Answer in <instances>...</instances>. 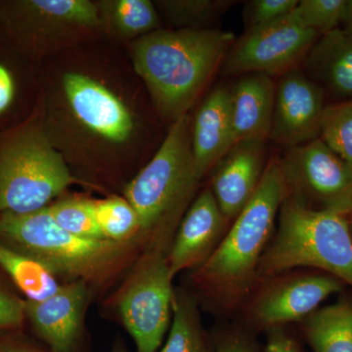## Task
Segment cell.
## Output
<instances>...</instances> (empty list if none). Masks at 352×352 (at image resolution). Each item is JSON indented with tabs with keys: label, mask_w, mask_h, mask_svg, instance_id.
<instances>
[{
	"label": "cell",
	"mask_w": 352,
	"mask_h": 352,
	"mask_svg": "<svg viewBox=\"0 0 352 352\" xmlns=\"http://www.w3.org/2000/svg\"><path fill=\"white\" fill-rule=\"evenodd\" d=\"M237 3L230 0H162L155 6L175 29H214L220 18Z\"/></svg>",
	"instance_id": "d4e9b609"
},
{
	"label": "cell",
	"mask_w": 352,
	"mask_h": 352,
	"mask_svg": "<svg viewBox=\"0 0 352 352\" xmlns=\"http://www.w3.org/2000/svg\"><path fill=\"white\" fill-rule=\"evenodd\" d=\"M88 300L87 282H68L45 300H25V320L36 340L51 352H85Z\"/></svg>",
	"instance_id": "4fadbf2b"
},
{
	"label": "cell",
	"mask_w": 352,
	"mask_h": 352,
	"mask_svg": "<svg viewBox=\"0 0 352 352\" xmlns=\"http://www.w3.org/2000/svg\"><path fill=\"white\" fill-rule=\"evenodd\" d=\"M351 214H352V212H351Z\"/></svg>",
	"instance_id": "f35d334b"
},
{
	"label": "cell",
	"mask_w": 352,
	"mask_h": 352,
	"mask_svg": "<svg viewBox=\"0 0 352 352\" xmlns=\"http://www.w3.org/2000/svg\"><path fill=\"white\" fill-rule=\"evenodd\" d=\"M160 352H214L201 325L198 302L186 292H175L173 323L166 344Z\"/></svg>",
	"instance_id": "603a6c76"
},
{
	"label": "cell",
	"mask_w": 352,
	"mask_h": 352,
	"mask_svg": "<svg viewBox=\"0 0 352 352\" xmlns=\"http://www.w3.org/2000/svg\"><path fill=\"white\" fill-rule=\"evenodd\" d=\"M201 180L192 151L191 116L187 113L171 124L151 161L124 189L147 245L168 248Z\"/></svg>",
	"instance_id": "3957f363"
},
{
	"label": "cell",
	"mask_w": 352,
	"mask_h": 352,
	"mask_svg": "<svg viewBox=\"0 0 352 352\" xmlns=\"http://www.w3.org/2000/svg\"><path fill=\"white\" fill-rule=\"evenodd\" d=\"M103 34L89 0H7L0 4V41L32 63Z\"/></svg>",
	"instance_id": "ba28073f"
},
{
	"label": "cell",
	"mask_w": 352,
	"mask_h": 352,
	"mask_svg": "<svg viewBox=\"0 0 352 352\" xmlns=\"http://www.w3.org/2000/svg\"><path fill=\"white\" fill-rule=\"evenodd\" d=\"M25 321V300L0 280V332L20 331Z\"/></svg>",
	"instance_id": "4dcf8cb0"
},
{
	"label": "cell",
	"mask_w": 352,
	"mask_h": 352,
	"mask_svg": "<svg viewBox=\"0 0 352 352\" xmlns=\"http://www.w3.org/2000/svg\"><path fill=\"white\" fill-rule=\"evenodd\" d=\"M265 143L261 140L235 143L212 170L210 190L229 221L241 214L258 188L267 166Z\"/></svg>",
	"instance_id": "2e32d148"
},
{
	"label": "cell",
	"mask_w": 352,
	"mask_h": 352,
	"mask_svg": "<svg viewBox=\"0 0 352 352\" xmlns=\"http://www.w3.org/2000/svg\"><path fill=\"white\" fill-rule=\"evenodd\" d=\"M168 248H145L118 296V311L138 352H157L168 330L175 296Z\"/></svg>",
	"instance_id": "9c48e42d"
},
{
	"label": "cell",
	"mask_w": 352,
	"mask_h": 352,
	"mask_svg": "<svg viewBox=\"0 0 352 352\" xmlns=\"http://www.w3.org/2000/svg\"><path fill=\"white\" fill-rule=\"evenodd\" d=\"M94 210L97 226L105 239L126 242L141 237L138 215L124 197L94 200Z\"/></svg>",
	"instance_id": "484cf974"
},
{
	"label": "cell",
	"mask_w": 352,
	"mask_h": 352,
	"mask_svg": "<svg viewBox=\"0 0 352 352\" xmlns=\"http://www.w3.org/2000/svg\"><path fill=\"white\" fill-rule=\"evenodd\" d=\"M342 288V282L331 275L298 274L272 280L252 300L250 320L254 327L266 331L302 322Z\"/></svg>",
	"instance_id": "7c38bea8"
},
{
	"label": "cell",
	"mask_w": 352,
	"mask_h": 352,
	"mask_svg": "<svg viewBox=\"0 0 352 352\" xmlns=\"http://www.w3.org/2000/svg\"><path fill=\"white\" fill-rule=\"evenodd\" d=\"M229 222L212 190H203L185 212L168 249V266L173 276L205 263L226 236Z\"/></svg>",
	"instance_id": "9a60e30c"
},
{
	"label": "cell",
	"mask_w": 352,
	"mask_h": 352,
	"mask_svg": "<svg viewBox=\"0 0 352 352\" xmlns=\"http://www.w3.org/2000/svg\"><path fill=\"white\" fill-rule=\"evenodd\" d=\"M320 36L314 30L298 24L291 13L270 24L245 30L227 53L222 74L282 76L302 63Z\"/></svg>",
	"instance_id": "8fae6325"
},
{
	"label": "cell",
	"mask_w": 352,
	"mask_h": 352,
	"mask_svg": "<svg viewBox=\"0 0 352 352\" xmlns=\"http://www.w3.org/2000/svg\"><path fill=\"white\" fill-rule=\"evenodd\" d=\"M214 352H261L256 342L242 332L222 336L214 346Z\"/></svg>",
	"instance_id": "d6a6232c"
},
{
	"label": "cell",
	"mask_w": 352,
	"mask_h": 352,
	"mask_svg": "<svg viewBox=\"0 0 352 352\" xmlns=\"http://www.w3.org/2000/svg\"><path fill=\"white\" fill-rule=\"evenodd\" d=\"M112 352H129L127 351L126 344L122 342H117L113 344Z\"/></svg>",
	"instance_id": "d590c367"
},
{
	"label": "cell",
	"mask_w": 352,
	"mask_h": 352,
	"mask_svg": "<svg viewBox=\"0 0 352 352\" xmlns=\"http://www.w3.org/2000/svg\"><path fill=\"white\" fill-rule=\"evenodd\" d=\"M272 242L258 264V281L314 267L352 286V232L347 215L314 210L285 197Z\"/></svg>",
	"instance_id": "8992f818"
},
{
	"label": "cell",
	"mask_w": 352,
	"mask_h": 352,
	"mask_svg": "<svg viewBox=\"0 0 352 352\" xmlns=\"http://www.w3.org/2000/svg\"><path fill=\"white\" fill-rule=\"evenodd\" d=\"M324 95L302 69L294 68L280 76L270 138L288 149L319 138Z\"/></svg>",
	"instance_id": "5bb4252c"
},
{
	"label": "cell",
	"mask_w": 352,
	"mask_h": 352,
	"mask_svg": "<svg viewBox=\"0 0 352 352\" xmlns=\"http://www.w3.org/2000/svg\"><path fill=\"white\" fill-rule=\"evenodd\" d=\"M308 78L340 101L352 99V34L340 28L322 34L302 61Z\"/></svg>",
	"instance_id": "ffe728a7"
},
{
	"label": "cell",
	"mask_w": 352,
	"mask_h": 352,
	"mask_svg": "<svg viewBox=\"0 0 352 352\" xmlns=\"http://www.w3.org/2000/svg\"><path fill=\"white\" fill-rule=\"evenodd\" d=\"M342 29L352 34V0H347L346 14H344Z\"/></svg>",
	"instance_id": "e575fe53"
},
{
	"label": "cell",
	"mask_w": 352,
	"mask_h": 352,
	"mask_svg": "<svg viewBox=\"0 0 352 352\" xmlns=\"http://www.w3.org/2000/svg\"><path fill=\"white\" fill-rule=\"evenodd\" d=\"M217 29H160L132 41L131 58L164 122L187 115L235 43Z\"/></svg>",
	"instance_id": "6da1fadb"
},
{
	"label": "cell",
	"mask_w": 352,
	"mask_h": 352,
	"mask_svg": "<svg viewBox=\"0 0 352 352\" xmlns=\"http://www.w3.org/2000/svg\"><path fill=\"white\" fill-rule=\"evenodd\" d=\"M266 332L265 352H302L298 342L283 327L270 329Z\"/></svg>",
	"instance_id": "836d02e7"
},
{
	"label": "cell",
	"mask_w": 352,
	"mask_h": 352,
	"mask_svg": "<svg viewBox=\"0 0 352 352\" xmlns=\"http://www.w3.org/2000/svg\"><path fill=\"white\" fill-rule=\"evenodd\" d=\"M286 195L314 210L352 212V168L320 138L288 149L279 161Z\"/></svg>",
	"instance_id": "30bf717a"
},
{
	"label": "cell",
	"mask_w": 352,
	"mask_h": 352,
	"mask_svg": "<svg viewBox=\"0 0 352 352\" xmlns=\"http://www.w3.org/2000/svg\"><path fill=\"white\" fill-rule=\"evenodd\" d=\"M314 352H352V302L316 309L300 322Z\"/></svg>",
	"instance_id": "7402d4cb"
},
{
	"label": "cell",
	"mask_w": 352,
	"mask_h": 352,
	"mask_svg": "<svg viewBox=\"0 0 352 352\" xmlns=\"http://www.w3.org/2000/svg\"><path fill=\"white\" fill-rule=\"evenodd\" d=\"M230 87V110L235 143L266 142L270 138L276 83L261 73L240 76Z\"/></svg>",
	"instance_id": "ac0fdd59"
},
{
	"label": "cell",
	"mask_w": 352,
	"mask_h": 352,
	"mask_svg": "<svg viewBox=\"0 0 352 352\" xmlns=\"http://www.w3.org/2000/svg\"><path fill=\"white\" fill-rule=\"evenodd\" d=\"M142 242L141 237L126 242L78 237L58 226L47 207L29 214H0L2 245L36 259L69 282L108 277Z\"/></svg>",
	"instance_id": "5b68a950"
},
{
	"label": "cell",
	"mask_w": 352,
	"mask_h": 352,
	"mask_svg": "<svg viewBox=\"0 0 352 352\" xmlns=\"http://www.w3.org/2000/svg\"><path fill=\"white\" fill-rule=\"evenodd\" d=\"M319 138L352 168V99L326 106Z\"/></svg>",
	"instance_id": "83f0119b"
},
{
	"label": "cell",
	"mask_w": 352,
	"mask_h": 352,
	"mask_svg": "<svg viewBox=\"0 0 352 352\" xmlns=\"http://www.w3.org/2000/svg\"><path fill=\"white\" fill-rule=\"evenodd\" d=\"M39 85L38 65L0 41V134L31 117L38 106Z\"/></svg>",
	"instance_id": "d6986e66"
},
{
	"label": "cell",
	"mask_w": 352,
	"mask_h": 352,
	"mask_svg": "<svg viewBox=\"0 0 352 352\" xmlns=\"http://www.w3.org/2000/svg\"><path fill=\"white\" fill-rule=\"evenodd\" d=\"M191 143L201 179L235 144L230 110V87L217 85L191 117Z\"/></svg>",
	"instance_id": "e0dca14e"
},
{
	"label": "cell",
	"mask_w": 352,
	"mask_h": 352,
	"mask_svg": "<svg viewBox=\"0 0 352 352\" xmlns=\"http://www.w3.org/2000/svg\"><path fill=\"white\" fill-rule=\"evenodd\" d=\"M346 6L347 0H302L291 15L298 24L322 36L340 29Z\"/></svg>",
	"instance_id": "f1b7e54d"
},
{
	"label": "cell",
	"mask_w": 352,
	"mask_h": 352,
	"mask_svg": "<svg viewBox=\"0 0 352 352\" xmlns=\"http://www.w3.org/2000/svg\"><path fill=\"white\" fill-rule=\"evenodd\" d=\"M286 193L279 161L272 160L251 201L234 219L214 254L197 270V284L217 307H237L258 284L259 261Z\"/></svg>",
	"instance_id": "7a4b0ae2"
},
{
	"label": "cell",
	"mask_w": 352,
	"mask_h": 352,
	"mask_svg": "<svg viewBox=\"0 0 352 352\" xmlns=\"http://www.w3.org/2000/svg\"><path fill=\"white\" fill-rule=\"evenodd\" d=\"M0 352H51L38 340L23 335L20 331L0 332Z\"/></svg>",
	"instance_id": "1f68e13d"
},
{
	"label": "cell",
	"mask_w": 352,
	"mask_h": 352,
	"mask_svg": "<svg viewBox=\"0 0 352 352\" xmlns=\"http://www.w3.org/2000/svg\"><path fill=\"white\" fill-rule=\"evenodd\" d=\"M55 222L67 232L85 239L105 240L94 217V200L69 196L47 206Z\"/></svg>",
	"instance_id": "4316f807"
},
{
	"label": "cell",
	"mask_w": 352,
	"mask_h": 352,
	"mask_svg": "<svg viewBox=\"0 0 352 352\" xmlns=\"http://www.w3.org/2000/svg\"><path fill=\"white\" fill-rule=\"evenodd\" d=\"M0 268L30 302H41L56 293L61 285L47 267L31 256L0 243Z\"/></svg>",
	"instance_id": "cb8c5ba5"
},
{
	"label": "cell",
	"mask_w": 352,
	"mask_h": 352,
	"mask_svg": "<svg viewBox=\"0 0 352 352\" xmlns=\"http://www.w3.org/2000/svg\"><path fill=\"white\" fill-rule=\"evenodd\" d=\"M103 34L134 41L162 29L155 3L150 0H101L95 2Z\"/></svg>",
	"instance_id": "44dd1931"
},
{
	"label": "cell",
	"mask_w": 352,
	"mask_h": 352,
	"mask_svg": "<svg viewBox=\"0 0 352 352\" xmlns=\"http://www.w3.org/2000/svg\"><path fill=\"white\" fill-rule=\"evenodd\" d=\"M298 0H252L245 4L243 19L245 30L270 24L291 13Z\"/></svg>",
	"instance_id": "f546056e"
},
{
	"label": "cell",
	"mask_w": 352,
	"mask_h": 352,
	"mask_svg": "<svg viewBox=\"0 0 352 352\" xmlns=\"http://www.w3.org/2000/svg\"><path fill=\"white\" fill-rule=\"evenodd\" d=\"M349 215H352V214H349ZM351 232H352V227H351Z\"/></svg>",
	"instance_id": "8d00e7d4"
},
{
	"label": "cell",
	"mask_w": 352,
	"mask_h": 352,
	"mask_svg": "<svg viewBox=\"0 0 352 352\" xmlns=\"http://www.w3.org/2000/svg\"><path fill=\"white\" fill-rule=\"evenodd\" d=\"M54 85V104L39 100L38 110L51 140L69 135L78 143L118 152L138 138V115L122 94L98 76L65 69Z\"/></svg>",
	"instance_id": "277c9868"
},
{
	"label": "cell",
	"mask_w": 352,
	"mask_h": 352,
	"mask_svg": "<svg viewBox=\"0 0 352 352\" xmlns=\"http://www.w3.org/2000/svg\"><path fill=\"white\" fill-rule=\"evenodd\" d=\"M0 4H1V1H0Z\"/></svg>",
	"instance_id": "74e56055"
},
{
	"label": "cell",
	"mask_w": 352,
	"mask_h": 352,
	"mask_svg": "<svg viewBox=\"0 0 352 352\" xmlns=\"http://www.w3.org/2000/svg\"><path fill=\"white\" fill-rule=\"evenodd\" d=\"M85 183L89 185L72 173L53 144L38 106L29 119L0 134V214L36 212Z\"/></svg>",
	"instance_id": "52a82bcc"
}]
</instances>
